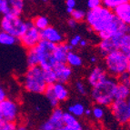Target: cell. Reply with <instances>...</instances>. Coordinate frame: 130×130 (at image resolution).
Masks as SVG:
<instances>
[{
	"mask_svg": "<svg viewBox=\"0 0 130 130\" xmlns=\"http://www.w3.org/2000/svg\"><path fill=\"white\" fill-rule=\"evenodd\" d=\"M117 80L114 77H107L98 86L92 87L91 98L98 106H111L116 96L117 87Z\"/></svg>",
	"mask_w": 130,
	"mask_h": 130,
	"instance_id": "cell-1",
	"label": "cell"
},
{
	"mask_svg": "<svg viewBox=\"0 0 130 130\" xmlns=\"http://www.w3.org/2000/svg\"><path fill=\"white\" fill-rule=\"evenodd\" d=\"M115 19L116 15L114 12L103 6L89 10L86 15V21L87 25L94 32H96L98 34L107 29Z\"/></svg>",
	"mask_w": 130,
	"mask_h": 130,
	"instance_id": "cell-2",
	"label": "cell"
},
{
	"mask_svg": "<svg viewBox=\"0 0 130 130\" xmlns=\"http://www.w3.org/2000/svg\"><path fill=\"white\" fill-rule=\"evenodd\" d=\"M23 87L28 93L37 95L45 93L47 84L45 80L44 70L39 66L28 67L23 79Z\"/></svg>",
	"mask_w": 130,
	"mask_h": 130,
	"instance_id": "cell-3",
	"label": "cell"
},
{
	"mask_svg": "<svg viewBox=\"0 0 130 130\" xmlns=\"http://www.w3.org/2000/svg\"><path fill=\"white\" fill-rule=\"evenodd\" d=\"M105 67L106 73L112 76H119L127 72L128 56L121 50H115L105 56Z\"/></svg>",
	"mask_w": 130,
	"mask_h": 130,
	"instance_id": "cell-4",
	"label": "cell"
},
{
	"mask_svg": "<svg viewBox=\"0 0 130 130\" xmlns=\"http://www.w3.org/2000/svg\"><path fill=\"white\" fill-rule=\"evenodd\" d=\"M30 21H25L20 17L4 15L0 21L1 31L7 33L17 38H20L27 29Z\"/></svg>",
	"mask_w": 130,
	"mask_h": 130,
	"instance_id": "cell-5",
	"label": "cell"
},
{
	"mask_svg": "<svg viewBox=\"0 0 130 130\" xmlns=\"http://www.w3.org/2000/svg\"><path fill=\"white\" fill-rule=\"evenodd\" d=\"M55 47L56 45L46 40H41L35 47V51L38 56L39 67L43 70L53 69L54 66L56 64L53 57Z\"/></svg>",
	"mask_w": 130,
	"mask_h": 130,
	"instance_id": "cell-6",
	"label": "cell"
},
{
	"mask_svg": "<svg viewBox=\"0 0 130 130\" xmlns=\"http://www.w3.org/2000/svg\"><path fill=\"white\" fill-rule=\"evenodd\" d=\"M41 40V31L36 28L32 22H29L27 29L24 33V35L20 37V43L22 44V46L27 50L32 49L35 48Z\"/></svg>",
	"mask_w": 130,
	"mask_h": 130,
	"instance_id": "cell-7",
	"label": "cell"
},
{
	"mask_svg": "<svg viewBox=\"0 0 130 130\" xmlns=\"http://www.w3.org/2000/svg\"><path fill=\"white\" fill-rule=\"evenodd\" d=\"M111 112L115 119L121 125H126L130 120V110L125 100H114L110 106Z\"/></svg>",
	"mask_w": 130,
	"mask_h": 130,
	"instance_id": "cell-8",
	"label": "cell"
},
{
	"mask_svg": "<svg viewBox=\"0 0 130 130\" xmlns=\"http://www.w3.org/2000/svg\"><path fill=\"white\" fill-rule=\"evenodd\" d=\"M0 111L5 121L15 122L19 116V106L18 103L10 98H7L0 103Z\"/></svg>",
	"mask_w": 130,
	"mask_h": 130,
	"instance_id": "cell-9",
	"label": "cell"
},
{
	"mask_svg": "<svg viewBox=\"0 0 130 130\" xmlns=\"http://www.w3.org/2000/svg\"><path fill=\"white\" fill-rule=\"evenodd\" d=\"M64 111L60 107L54 108L48 119L42 124L38 130H57L64 127Z\"/></svg>",
	"mask_w": 130,
	"mask_h": 130,
	"instance_id": "cell-10",
	"label": "cell"
},
{
	"mask_svg": "<svg viewBox=\"0 0 130 130\" xmlns=\"http://www.w3.org/2000/svg\"><path fill=\"white\" fill-rule=\"evenodd\" d=\"M53 70L56 73V81L57 83L66 85L72 77V69L67 64H59L56 63L53 67Z\"/></svg>",
	"mask_w": 130,
	"mask_h": 130,
	"instance_id": "cell-11",
	"label": "cell"
},
{
	"mask_svg": "<svg viewBox=\"0 0 130 130\" xmlns=\"http://www.w3.org/2000/svg\"><path fill=\"white\" fill-rule=\"evenodd\" d=\"M41 38L42 40H46L54 45H59L63 43L64 41L63 35L57 29L50 26L41 31Z\"/></svg>",
	"mask_w": 130,
	"mask_h": 130,
	"instance_id": "cell-12",
	"label": "cell"
},
{
	"mask_svg": "<svg viewBox=\"0 0 130 130\" xmlns=\"http://www.w3.org/2000/svg\"><path fill=\"white\" fill-rule=\"evenodd\" d=\"M107 77V74L104 67H95L89 73L87 76V83L92 87L98 86V84L104 81Z\"/></svg>",
	"mask_w": 130,
	"mask_h": 130,
	"instance_id": "cell-13",
	"label": "cell"
},
{
	"mask_svg": "<svg viewBox=\"0 0 130 130\" xmlns=\"http://www.w3.org/2000/svg\"><path fill=\"white\" fill-rule=\"evenodd\" d=\"M73 49L69 44L62 43L59 45H56V47L53 52V57H54L56 63L59 64H67V57L68 53Z\"/></svg>",
	"mask_w": 130,
	"mask_h": 130,
	"instance_id": "cell-14",
	"label": "cell"
},
{
	"mask_svg": "<svg viewBox=\"0 0 130 130\" xmlns=\"http://www.w3.org/2000/svg\"><path fill=\"white\" fill-rule=\"evenodd\" d=\"M114 14L119 21L130 26V1L126 0L114 10Z\"/></svg>",
	"mask_w": 130,
	"mask_h": 130,
	"instance_id": "cell-15",
	"label": "cell"
},
{
	"mask_svg": "<svg viewBox=\"0 0 130 130\" xmlns=\"http://www.w3.org/2000/svg\"><path fill=\"white\" fill-rule=\"evenodd\" d=\"M115 50H117V48L113 38L101 40L98 44V51L99 54L103 56H106Z\"/></svg>",
	"mask_w": 130,
	"mask_h": 130,
	"instance_id": "cell-16",
	"label": "cell"
},
{
	"mask_svg": "<svg viewBox=\"0 0 130 130\" xmlns=\"http://www.w3.org/2000/svg\"><path fill=\"white\" fill-rule=\"evenodd\" d=\"M52 88L55 95H56V98H57L59 103L65 102L66 100L68 99V98H69V91H68V88L66 87V85L56 82L54 85H52Z\"/></svg>",
	"mask_w": 130,
	"mask_h": 130,
	"instance_id": "cell-17",
	"label": "cell"
},
{
	"mask_svg": "<svg viewBox=\"0 0 130 130\" xmlns=\"http://www.w3.org/2000/svg\"><path fill=\"white\" fill-rule=\"evenodd\" d=\"M9 3V15L20 17L23 13L25 3L22 0H8Z\"/></svg>",
	"mask_w": 130,
	"mask_h": 130,
	"instance_id": "cell-18",
	"label": "cell"
},
{
	"mask_svg": "<svg viewBox=\"0 0 130 130\" xmlns=\"http://www.w3.org/2000/svg\"><path fill=\"white\" fill-rule=\"evenodd\" d=\"M63 122H64V126L67 128H81L82 125L79 122V120L77 119V117H74L73 115H71L68 112H64L63 116Z\"/></svg>",
	"mask_w": 130,
	"mask_h": 130,
	"instance_id": "cell-19",
	"label": "cell"
},
{
	"mask_svg": "<svg viewBox=\"0 0 130 130\" xmlns=\"http://www.w3.org/2000/svg\"><path fill=\"white\" fill-rule=\"evenodd\" d=\"M130 98V87L118 84L116 91L115 100H126Z\"/></svg>",
	"mask_w": 130,
	"mask_h": 130,
	"instance_id": "cell-20",
	"label": "cell"
},
{
	"mask_svg": "<svg viewBox=\"0 0 130 130\" xmlns=\"http://www.w3.org/2000/svg\"><path fill=\"white\" fill-rule=\"evenodd\" d=\"M67 65L70 67H79L83 65L82 57L78 54L70 51L67 57Z\"/></svg>",
	"mask_w": 130,
	"mask_h": 130,
	"instance_id": "cell-21",
	"label": "cell"
},
{
	"mask_svg": "<svg viewBox=\"0 0 130 130\" xmlns=\"http://www.w3.org/2000/svg\"><path fill=\"white\" fill-rule=\"evenodd\" d=\"M86 107L82 103H74L68 106V113L76 117H81L85 115Z\"/></svg>",
	"mask_w": 130,
	"mask_h": 130,
	"instance_id": "cell-22",
	"label": "cell"
},
{
	"mask_svg": "<svg viewBox=\"0 0 130 130\" xmlns=\"http://www.w3.org/2000/svg\"><path fill=\"white\" fill-rule=\"evenodd\" d=\"M18 43V38L9 35L4 31H0V45L2 46H14Z\"/></svg>",
	"mask_w": 130,
	"mask_h": 130,
	"instance_id": "cell-23",
	"label": "cell"
},
{
	"mask_svg": "<svg viewBox=\"0 0 130 130\" xmlns=\"http://www.w3.org/2000/svg\"><path fill=\"white\" fill-rule=\"evenodd\" d=\"M33 25L36 28H37L39 31H43L46 27L49 26V20L45 15H38L35 19L33 20Z\"/></svg>",
	"mask_w": 130,
	"mask_h": 130,
	"instance_id": "cell-24",
	"label": "cell"
},
{
	"mask_svg": "<svg viewBox=\"0 0 130 130\" xmlns=\"http://www.w3.org/2000/svg\"><path fill=\"white\" fill-rule=\"evenodd\" d=\"M44 94H45V95H46V99L48 100L50 106H52V107H54V108H56L59 105V101L57 100V98H56V95H55L54 91H53L52 85L47 86L46 91H45Z\"/></svg>",
	"mask_w": 130,
	"mask_h": 130,
	"instance_id": "cell-25",
	"label": "cell"
},
{
	"mask_svg": "<svg viewBox=\"0 0 130 130\" xmlns=\"http://www.w3.org/2000/svg\"><path fill=\"white\" fill-rule=\"evenodd\" d=\"M26 63H27L28 67H37L39 66V60L38 56L35 51V48L27 50V54H26Z\"/></svg>",
	"mask_w": 130,
	"mask_h": 130,
	"instance_id": "cell-26",
	"label": "cell"
},
{
	"mask_svg": "<svg viewBox=\"0 0 130 130\" xmlns=\"http://www.w3.org/2000/svg\"><path fill=\"white\" fill-rule=\"evenodd\" d=\"M126 0H104L102 1V6L109 10H115L117 7L123 4Z\"/></svg>",
	"mask_w": 130,
	"mask_h": 130,
	"instance_id": "cell-27",
	"label": "cell"
},
{
	"mask_svg": "<svg viewBox=\"0 0 130 130\" xmlns=\"http://www.w3.org/2000/svg\"><path fill=\"white\" fill-rule=\"evenodd\" d=\"M44 76H45V80H46L47 86L50 85H54L56 83V73L53 69H48V70H44Z\"/></svg>",
	"mask_w": 130,
	"mask_h": 130,
	"instance_id": "cell-28",
	"label": "cell"
},
{
	"mask_svg": "<svg viewBox=\"0 0 130 130\" xmlns=\"http://www.w3.org/2000/svg\"><path fill=\"white\" fill-rule=\"evenodd\" d=\"M86 15L87 12H85L82 9H74L73 12L71 13V18H73L74 20H76V22L83 21L84 19H86Z\"/></svg>",
	"mask_w": 130,
	"mask_h": 130,
	"instance_id": "cell-29",
	"label": "cell"
},
{
	"mask_svg": "<svg viewBox=\"0 0 130 130\" xmlns=\"http://www.w3.org/2000/svg\"><path fill=\"white\" fill-rule=\"evenodd\" d=\"M92 116L95 117V119L101 120L105 116V109L101 106H95L92 109Z\"/></svg>",
	"mask_w": 130,
	"mask_h": 130,
	"instance_id": "cell-30",
	"label": "cell"
},
{
	"mask_svg": "<svg viewBox=\"0 0 130 130\" xmlns=\"http://www.w3.org/2000/svg\"><path fill=\"white\" fill-rule=\"evenodd\" d=\"M18 126L15 122H8L2 120L0 122V130H17Z\"/></svg>",
	"mask_w": 130,
	"mask_h": 130,
	"instance_id": "cell-31",
	"label": "cell"
},
{
	"mask_svg": "<svg viewBox=\"0 0 130 130\" xmlns=\"http://www.w3.org/2000/svg\"><path fill=\"white\" fill-rule=\"evenodd\" d=\"M75 87H76V90L77 91V93H79L82 95H86L87 94V86L83 81L78 80L76 82L75 84Z\"/></svg>",
	"mask_w": 130,
	"mask_h": 130,
	"instance_id": "cell-32",
	"label": "cell"
},
{
	"mask_svg": "<svg viewBox=\"0 0 130 130\" xmlns=\"http://www.w3.org/2000/svg\"><path fill=\"white\" fill-rule=\"evenodd\" d=\"M117 83L130 87V75L127 72H126V73L120 75L119 76H117Z\"/></svg>",
	"mask_w": 130,
	"mask_h": 130,
	"instance_id": "cell-33",
	"label": "cell"
},
{
	"mask_svg": "<svg viewBox=\"0 0 130 130\" xmlns=\"http://www.w3.org/2000/svg\"><path fill=\"white\" fill-rule=\"evenodd\" d=\"M8 13H9L8 0H0V14L7 15H8Z\"/></svg>",
	"mask_w": 130,
	"mask_h": 130,
	"instance_id": "cell-34",
	"label": "cell"
},
{
	"mask_svg": "<svg viewBox=\"0 0 130 130\" xmlns=\"http://www.w3.org/2000/svg\"><path fill=\"white\" fill-rule=\"evenodd\" d=\"M87 6L89 8V10L98 8V7L102 6V1L101 0H88L87 2Z\"/></svg>",
	"mask_w": 130,
	"mask_h": 130,
	"instance_id": "cell-35",
	"label": "cell"
},
{
	"mask_svg": "<svg viewBox=\"0 0 130 130\" xmlns=\"http://www.w3.org/2000/svg\"><path fill=\"white\" fill-rule=\"evenodd\" d=\"M81 40H82V37H81V36L80 35H76V36H74V37H72L71 39H70V41H69V45L71 46H79V44H80V42H81Z\"/></svg>",
	"mask_w": 130,
	"mask_h": 130,
	"instance_id": "cell-36",
	"label": "cell"
},
{
	"mask_svg": "<svg viewBox=\"0 0 130 130\" xmlns=\"http://www.w3.org/2000/svg\"><path fill=\"white\" fill-rule=\"evenodd\" d=\"M7 91H6V89L3 87V86L0 85V103L7 99Z\"/></svg>",
	"mask_w": 130,
	"mask_h": 130,
	"instance_id": "cell-37",
	"label": "cell"
},
{
	"mask_svg": "<svg viewBox=\"0 0 130 130\" xmlns=\"http://www.w3.org/2000/svg\"><path fill=\"white\" fill-rule=\"evenodd\" d=\"M66 6H67V8L69 9H76V2L75 0H67L66 1Z\"/></svg>",
	"mask_w": 130,
	"mask_h": 130,
	"instance_id": "cell-38",
	"label": "cell"
},
{
	"mask_svg": "<svg viewBox=\"0 0 130 130\" xmlns=\"http://www.w3.org/2000/svg\"><path fill=\"white\" fill-rule=\"evenodd\" d=\"M67 25H68V26L70 28H76V26H77V22L73 19V18H69L67 20Z\"/></svg>",
	"mask_w": 130,
	"mask_h": 130,
	"instance_id": "cell-39",
	"label": "cell"
},
{
	"mask_svg": "<svg viewBox=\"0 0 130 130\" xmlns=\"http://www.w3.org/2000/svg\"><path fill=\"white\" fill-rule=\"evenodd\" d=\"M87 45V40H85V39H82L81 42H80V44H79V46H82V47H85Z\"/></svg>",
	"mask_w": 130,
	"mask_h": 130,
	"instance_id": "cell-40",
	"label": "cell"
},
{
	"mask_svg": "<svg viewBox=\"0 0 130 130\" xmlns=\"http://www.w3.org/2000/svg\"><path fill=\"white\" fill-rule=\"evenodd\" d=\"M17 130H28V129H27V127H26V126H24V125H20V126H18Z\"/></svg>",
	"mask_w": 130,
	"mask_h": 130,
	"instance_id": "cell-41",
	"label": "cell"
},
{
	"mask_svg": "<svg viewBox=\"0 0 130 130\" xmlns=\"http://www.w3.org/2000/svg\"><path fill=\"white\" fill-rule=\"evenodd\" d=\"M85 115L87 116V117H89V116H91L92 115V110L91 109H86V111H85Z\"/></svg>",
	"mask_w": 130,
	"mask_h": 130,
	"instance_id": "cell-42",
	"label": "cell"
},
{
	"mask_svg": "<svg viewBox=\"0 0 130 130\" xmlns=\"http://www.w3.org/2000/svg\"><path fill=\"white\" fill-rule=\"evenodd\" d=\"M90 62H91L92 64H95V62H96V57H95V56H91V57H90Z\"/></svg>",
	"mask_w": 130,
	"mask_h": 130,
	"instance_id": "cell-43",
	"label": "cell"
},
{
	"mask_svg": "<svg viewBox=\"0 0 130 130\" xmlns=\"http://www.w3.org/2000/svg\"><path fill=\"white\" fill-rule=\"evenodd\" d=\"M65 127H66V126H65ZM66 130H84V128L81 127V128H76V129H73V128H67V127H66Z\"/></svg>",
	"mask_w": 130,
	"mask_h": 130,
	"instance_id": "cell-44",
	"label": "cell"
},
{
	"mask_svg": "<svg viewBox=\"0 0 130 130\" xmlns=\"http://www.w3.org/2000/svg\"><path fill=\"white\" fill-rule=\"evenodd\" d=\"M2 120H4V119H3V116H2V114H1V111H0V122L2 121Z\"/></svg>",
	"mask_w": 130,
	"mask_h": 130,
	"instance_id": "cell-45",
	"label": "cell"
},
{
	"mask_svg": "<svg viewBox=\"0 0 130 130\" xmlns=\"http://www.w3.org/2000/svg\"><path fill=\"white\" fill-rule=\"evenodd\" d=\"M126 125H127V129L130 130V120H129V122H128V123L126 124Z\"/></svg>",
	"mask_w": 130,
	"mask_h": 130,
	"instance_id": "cell-46",
	"label": "cell"
},
{
	"mask_svg": "<svg viewBox=\"0 0 130 130\" xmlns=\"http://www.w3.org/2000/svg\"><path fill=\"white\" fill-rule=\"evenodd\" d=\"M57 130H66V127H65V126H64V127L60 128V129H57Z\"/></svg>",
	"mask_w": 130,
	"mask_h": 130,
	"instance_id": "cell-47",
	"label": "cell"
}]
</instances>
